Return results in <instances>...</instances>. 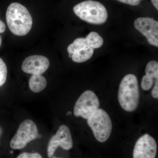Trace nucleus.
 Here are the masks:
<instances>
[{
	"label": "nucleus",
	"instance_id": "nucleus-1",
	"mask_svg": "<svg viewBox=\"0 0 158 158\" xmlns=\"http://www.w3.org/2000/svg\"><path fill=\"white\" fill-rule=\"evenodd\" d=\"M6 19L9 29L17 36L27 35L31 31L33 19L25 6L18 2L11 3L7 8Z\"/></svg>",
	"mask_w": 158,
	"mask_h": 158
},
{
	"label": "nucleus",
	"instance_id": "nucleus-2",
	"mask_svg": "<svg viewBox=\"0 0 158 158\" xmlns=\"http://www.w3.org/2000/svg\"><path fill=\"white\" fill-rule=\"evenodd\" d=\"M140 92L137 77L132 74L127 75L122 80L118 89L119 104L127 112H133L139 104Z\"/></svg>",
	"mask_w": 158,
	"mask_h": 158
},
{
	"label": "nucleus",
	"instance_id": "nucleus-3",
	"mask_svg": "<svg viewBox=\"0 0 158 158\" xmlns=\"http://www.w3.org/2000/svg\"><path fill=\"white\" fill-rule=\"evenodd\" d=\"M73 10L78 17L90 23L102 24L107 19L106 9L102 3L96 1H84L74 6Z\"/></svg>",
	"mask_w": 158,
	"mask_h": 158
},
{
	"label": "nucleus",
	"instance_id": "nucleus-4",
	"mask_svg": "<svg viewBox=\"0 0 158 158\" xmlns=\"http://www.w3.org/2000/svg\"><path fill=\"white\" fill-rule=\"evenodd\" d=\"M89 127L99 142H106L110 138L112 123L109 114L102 109H98L87 119Z\"/></svg>",
	"mask_w": 158,
	"mask_h": 158
},
{
	"label": "nucleus",
	"instance_id": "nucleus-5",
	"mask_svg": "<svg viewBox=\"0 0 158 158\" xmlns=\"http://www.w3.org/2000/svg\"><path fill=\"white\" fill-rule=\"evenodd\" d=\"M38 135V129L35 123L31 119H26L20 124L16 134L11 139L10 147L15 150L23 149Z\"/></svg>",
	"mask_w": 158,
	"mask_h": 158
},
{
	"label": "nucleus",
	"instance_id": "nucleus-6",
	"mask_svg": "<svg viewBox=\"0 0 158 158\" xmlns=\"http://www.w3.org/2000/svg\"><path fill=\"white\" fill-rule=\"evenodd\" d=\"M100 102L96 94L90 90L82 94L74 107V114L76 117L87 119L99 109Z\"/></svg>",
	"mask_w": 158,
	"mask_h": 158
},
{
	"label": "nucleus",
	"instance_id": "nucleus-7",
	"mask_svg": "<svg viewBox=\"0 0 158 158\" xmlns=\"http://www.w3.org/2000/svg\"><path fill=\"white\" fill-rule=\"evenodd\" d=\"M69 150L73 147V142L70 131L67 126H60L56 135L51 138L47 148L48 158L52 157L56 150L58 147Z\"/></svg>",
	"mask_w": 158,
	"mask_h": 158
},
{
	"label": "nucleus",
	"instance_id": "nucleus-8",
	"mask_svg": "<svg viewBox=\"0 0 158 158\" xmlns=\"http://www.w3.org/2000/svg\"><path fill=\"white\" fill-rule=\"evenodd\" d=\"M136 30L147 38L151 45L158 47V22L152 18L140 17L134 22Z\"/></svg>",
	"mask_w": 158,
	"mask_h": 158
},
{
	"label": "nucleus",
	"instance_id": "nucleus-9",
	"mask_svg": "<svg viewBox=\"0 0 158 158\" xmlns=\"http://www.w3.org/2000/svg\"><path fill=\"white\" fill-rule=\"evenodd\" d=\"M157 148L154 138L148 134H145L136 142L133 151V158H156Z\"/></svg>",
	"mask_w": 158,
	"mask_h": 158
},
{
	"label": "nucleus",
	"instance_id": "nucleus-10",
	"mask_svg": "<svg viewBox=\"0 0 158 158\" xmlns=\"http://www.w3.org/2000/svg\"><path fill=\"white\" fill-rule=\"evenodd\" d=\"M49 65V61L46 57L34 55L24 59L22 65V69L27 73L41 75L48 69Z\"/></svg>",
	"mask_w": 158,
	"mask_h": 158
},
{
	"label": "nucleus",
	"instance_id": "nucleus-11",
	"mask_svg": "<svg viewBox=\"0 0 158 158\" xmlns=\"http://www.w3.org/2000/svg\"><path fill=\"white\" fill-rule=\"evenodd\" d=\"M47 82L41 75H32L29 82V88L34 93H39L45 89Z\"/></svg>",
	"mask_w": 158,
	"mask_h": 158
},
{
	"label": "nucleus",
	"instance_id": "nucleus-12",
	"mask_svg": "<svg viewBox=\"0 0 158 158\" xmlns=\"http://www.w3.org/2000/svg\"><path fill=\"white\" fill-rule=\"evenodd\" d=\"M94 49L88 47L75 51L72 55V59L73 62L81 63L88 61L93 56Z\"/></svg>",
	"mask_w": 158,
	"mask_h": 158
},
{
	"label": "nucleus",
	"instance_id": "nucleus-13",
	"mask_svg": "<svg viewBox=\"0 0 158 158\" xmlns=\"http://www.w3.org/2000/svg\"><path fill=\"white\" fill-rule=\"evenodd\" d=\"M85 39L89 46L94 49L101 47L103 44L102 37L95 32H90Z\"/></svg>",
	"mask_w": 158,
	"mask_h": 158
},
{
	"label": "nucleus",
	"instance_id": "nucleus-14",
	"mask_svg": "<svg viewBox=\"0 0 158 158\" xmlns=\"http://www.w3.org/2000/svg\"><path fill=\"white\" fill-rule=\"evenodd\" d=\"M88 47H90L88 45L85 38H78L75 40L72 44L69 45L67 51L69 54L72 55L75 51Z\"/></svg>",
	"mask_w": 158,
	"mask_h": 158
},
{
	"label": "nucleus",
	"instance_id": "nucleus-15",
	"mask_svg": "<svg viewBox=\"0 0 158 158\" xmlns=\"http://www.w3.org/2000/svg\"><path fill=\"white\" fill-rule=\"evenodd\" d=\"M145 73L153 78L158 79V62L151 61L148 63L145 68Z\"/></svg>",
	"mask_w": 158,
	"mask_h": 158
},
{
	"label": "nucleus",
	"instance_id": "nucleus-16",
	"mask_svg": "<svg viewBox=\"0 0 158 158\" xmlns=\"http://www.w3.org/2000/svg\"><path fill=\"white\" fill-rule=\"evenodd\" d=\"M7 76V66L2 59L0 58V87L6 83Z\"/></svg>",
	"mask_w": 158,
	"mask_h": 158
},
{
	"label": "nucleus",
	"instance_id": "nucleus-17",
	"mask_svg": "<svg viewBox=\"0 0 158 158\" xmlns=\"http://www.w3.org/2000/svg\"><path fill=\"white\" fill-rule=\"evenodd\" d=\"M154 79L147 75L144 76L141 82L142 89L144 90H148L152 88L154 84Z\"/></svg>",
	"mask_w": 158,
	"mask_h": 158
},
{
	"label": "nucleus",
	"instance_id": "nucleus-18",
	"mask_svg": "<svg viewBox=\"0 0 158 158\" xmlns=\"http://www.w3.org/2000/svg\"><path fill=\"white\" fill-rule=\"evenodd\" d=\"M16 158H43L38 153L24 152L19 155Z\"/></svg>",
	"mask_w": 158,
	"mask_h": 158
},
{
	"label": "nucleus",
	"instance_id": "nucleus-19",
	"mask_svg": "<svg viewBox=\"0 0 158 158\" xmlns=\"http://www.w3.org/2000/svg\"><path fill=\"white\" fill-rule=\"evenodd\" d=\"M117 1L132 6H138L140 4L141 2L140 0H117Z\"/></svg>",
	"mask_w": 158,
	"mask_h": 158
},
{
	"label": "nucleus",
	"instance_id": "nucleus-20",
	"mask_svg": "<svg viewBox=\"0 0 158 158\" xmlns=\"http://www.w3.org/2000/svg\"><path fill=\"white\" fill-rule=\"evenodd\" d=\"M152 95L154 98H158V79H156L155 84L152 91Z\"/></svg>",
	"mask_w": 158,
	"mask_h": 158
},
{
	"label": "nucleus",
	"instance_id": "nucleus-21",
	"mask_svg": "<svg viewBox=\"0 0 158 158\" xmlns=\"http://www.w3.org/2000/svg\"><path fill=\"white\" fill-rule=\"evenodd\" d=\"M6 26L4 23L0 20V33H3L6 31Z\"/></svg>",
	"mask_w": 158,
	"mask_h": 158
},
{
	"label": "nucleus",
	"instance_id": "nucleus-22",
	"mask_svg": "<svg viewBox=\"0 0 158 158\" xmlns=\"http://www.w3.org/2000/svg\"><path fill=\"white\" fill-rule=\"evenodd\" d=\"M152 2L156 9L158 10V0H151Z\"/></svg>",
	"mask_w": 158,
	"mask_h": 158
},
{
	"label": "nucleus",
	"instance_id": "nucleus-23",
	"mask_svg": "<svg viewBox=\"0 0 158 158\" xmlns=\"http://www.w3.org/2000/svg\"><path fill=\"white\" fill-rule=\"evenodd\" d=\"M3 133V130L2 129V127L0 126V138H1V136H2V134Z\"/></svg>",
	"mask_w": 158,
	"mask_h": 158
},
{
	"label": "nucleus",
	"instance_id": "nucleus-24",
	"mask_svg": "<svg viewBox=\"0 0 158 158\" xmlns=\"http://www.w3.org/2000/svg\"><path fill=\"white\" fill-rule=\"evenodd\" d=\"M2 37H1V36H0V47H1V44H2Z\"/></svg>",
	"mask_w": 158,
	"mask_h": 158
},
{
	"label": "nucleus",
	"instance_id": "nucleus-25",
	"mask_svg": "<svg viewBox=\"0 0 158 158\" xmlns=\"http://www.w3.org/2000/svg\"><path fill=\"white\" fill-rule=\"evenodd\" d=\"M71 114V112H67V115H69V114Z\"/></svg>",
	"mask_w": 158,
	"mask_h": 158
},
{
	"label": "nucleus",
	"instance_id": "nucleus-26",
	"mask_svg": "<svg viewBox=\"0 0 158 158\" xmlns=\"http://www.w3.org/2000/svg\"><path fill=\"white\" fill-rule=\"evenodd\" d=\"M52 158H57V157H52Z\"/></svg>",
	"mask_w": 158,
	"mask_h": 158
},
{
	"label": "nucleus",
	"instance_id": "nucleus-27",
	"mask_svg": "<svg viewBox=\"0 0 158 158\" xmlns=\"http://www.w3.org/2000/svg\"><path fill=\"white\" fill-rule=\"evenodd\" d=\"M140 1H143V0H140Z\"/></svg>",
	"mask_w": 158,
	"mask_h": 158
}]
</instances>
